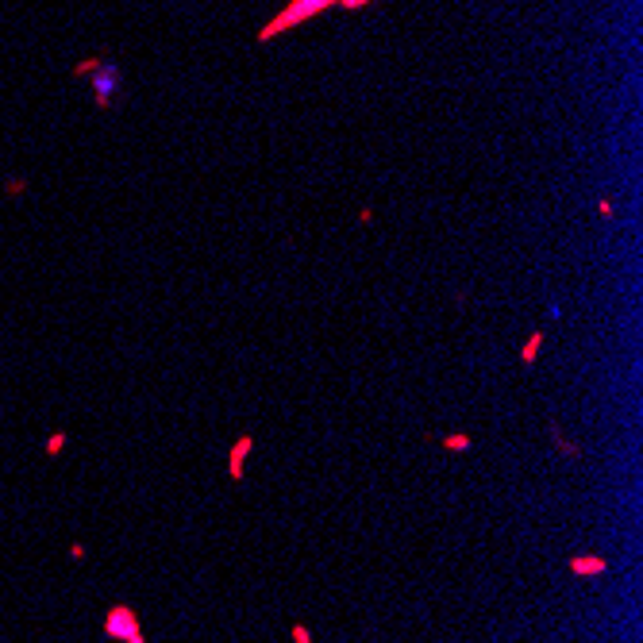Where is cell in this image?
<instances>
[{
  "mask_svg": "<svg viewBox=\"0 0 643 643\" xmlns=\"http://www.w3.org/2000/svg\"><path fill=\"white\" fill-rule=\"evenodd\" d=\"M89 85H93V100H97V108H112L116 89H120V69L112 66V62H100V66L89 74Z\"/></svg>",
  "mask_w": 643,
  "mask_h": 643,
  "instance_id": "obj_3",
  "label": "cell"
},
{
  "mask_svg": "<svg viewBox=\"0 0 643 643\" xmlns=\"http://www.w3.org/2000/svg\"><path fill=\"white\" fill-rule=\"evenodd\" d=\"M597 216H601V220H609V216H613V201H609V196H605V201H597Z\"/></svg>",
  "mask_w": 643,
  "mask_h": 643,
  "instance_id": "obj_12",
  "label": "cell"
},
{
  "mask_svg": "<svg viewBox=\"0 0 643 643\" xmlns=\"http://www.w3.org/2000/svg\"><path fill=\"white\" fill-rule=\"evenodd\" d=\"M470 447H474V439H470L466 431H455V436L443 439V451H451V455H462V451H470Z\"/></svg>",
  "mask_w": 643,
  "mask_h": 643,
  "instance_id": "obj_7",
  "label": "cell"
},
{
  "mask_svg": "<svg viewBox=\"0 0 643 643\" xmlns=\"http://www.w3.org/2000/svg\"><path fill=\"white\" fill-rule=\"evenodd\" d=\"M551 436H555V447L563 451L566 458H578V447H574V443H570V439H566V436H559V431H551Z\"/></svg>",
  "mask_w": 643,
  "mask_h": 643,
  "instance_id": "obj_10",
  "label": "cell"
},
{
  "mask_svg": "<svg viewBox=\"0 0 643 643\" xmlns=\"http://www.w3.org/2000/svg\"><path fill=\"white\" fill-rule=\"evenodd\" d=\"M100 62H104L100 54H89V58H81L78 66H74V78H89V74H93V69H97Z\"/></svg>",
  "mask_w": 643,
  "mask_h": 643,
  "instance_id": "obj_8",
  "label": "cell"
},
{
  "mask_svg": "<svg viewBox=\"0 0 643 643\" xmlns=\"http://www.w3.org/2000/svg\"><path fill=\"white\" fill-rule=\"evenodd\" d=\"M293 643H312V632H308V628H304V624H293Z\"/></svg>",
  "mask_w": 643,
  "mask_h": 643,
  "instance_id": "obj_11",
  "label": "cell"
},
{
  "mask_svg": "<svg viewBox=\"0 0 643 643\" xmlns=\"http://www.w3.org/2000/svg\"><path fill=\"white\" fill-rule=\"evenodd\" d=\"M251 451H254V436H239L235 439V447L227 451V477L232 482H243V466H247V458H251Z\"/></svg>",
  "mask_w": 643,
  "mask_h": 643,
  "instance_id": "obj_4",
  "label": "cell"
},
{
  "mask_svg": "<svg viewBox=\"0 0 643 643\" xmlns=\"http://www.w3.org/2000/svg\"><path fill=\"white\" fill-rule=\"evenodd\" d=\"M366 4H374V0H343L339 8H347V12H359V8H366Z\"/></svg>",
  "mask_w": 643,
  "mask_h": 643,
  "instance_id": "obj_13",
  "label": "cell"
},
{
  "mask_svg": "<svg viewBox=\"0 0 643 643\" xmlns=\"http://www.w3.org/2000/svg\"><path fill=\"white\" fill-rule=\"evenodd\" d=\"M104 635L108 640H116V643H146L143 635V624H139V613L131 609V605H112L104 613Z\"/></svg>",
  "mask_w": 643,
  "mask_h": 643,
  "instance_id": "obj_2",
  "label": "cell"
},
{
  "mask_svg": "<svg viewBox=\"0 0 643 643\" xmlns=\"http://www.w3.org/2000/svg\"><path fill=\"white\" fill-rule=\"evenodd\" d=\"M566 566H570V574H574V578H601L605 570H609V559H601V555H574Z\"/></svg>",
  "mask_w": 643,
  "mask_h": 643,
  "instance_id": "obj_5",
  "label": "cell"
},
{
  "mask_svg": "<svg viewBox=\"0 0 643 643\" xmlns=\"http://www.w3.org/2000/svg\"><path fill=\"white\" fill-rule=\"evenodd\" d=\"M539 347H543V332H532V335L524 339V347H520V362H524V366H536Z\"/></svg>",
  "mask_w": 643,
  "mask_h": 643,
  "instance_id": "obj_6",
  "label": "cell"
},
{
  "mask_svg": "<svg viewBox=\"0 0 643 643\" xmlns=\"http://www.w3.org/2000/svg\"><path fill=\"white\" fill-rule=\"evenodd\" d=\"M343 0H289L278 16H273L266 27H258V43H270V39H278V35H285V31H293V27H301V23H308V20H316V16H324L328 8H339Z\"/></svg>",
  "mask_w": 643,
  "mask_h": 643,
  "instance_id": "obj_1",
  "label": "cell"
},
{
  "mask_svg": "<svg viewBox=\"0 0 643 643\" xmlns=\"http://www.w3.org/2000/svg\"><path fill=\"white\" fill-rule=\"evenodd\" d=\"M62 447H66V431H54V436L47 439V447H43V451L54 458V455H62Z\"/></svg>",
  "mask_w": 643,
  "mask_h": 643,
  "instance_id": "obj_9",
  "label": "cell"
}]
</instances>
